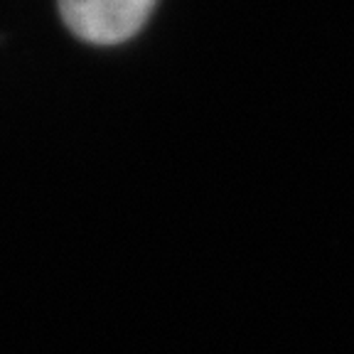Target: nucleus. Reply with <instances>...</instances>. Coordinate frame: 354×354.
I'll use <instances>...</instances> for the list:
<instances>
[{
	"label": "nucleus",
	"mask_w": 354,
	"mask_h": 354,
	"mask_svg": "<svg viewBox=\"0 0 354 354\" xmlns=\"http://www.w3.org/2000/svg\"><path fill=\"white\" fill-rule=\"evenodd\" d=\"M158 0H57V10L74 37L111 47L145 28Z\"/></svg>",
	"instance_id": "f257e3e1"
}]
</instances>
